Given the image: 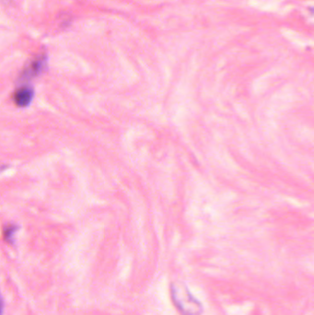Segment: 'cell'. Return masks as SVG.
Segmentation results:
<instances>
[{"label":"cell","instance_id":"1","mask_svg":"<svg viewBox=\"0 0 314 315\" xmlns=\"http://www.w3.org/2000/svg\"><path fill=\"white\" fill-rule=\"evenodd\" d=\"M173 302L183 315H199L202 313L203 307L193 297L187 287L181 282H175L171 287Z\"/></svg>","mask_w":314,"mask_h":315},{"label":"cell","instance_id":"5","mask_svg":"<svg viewBox=\"0 0 314 315\" xmlns=\"http://www.w3.org/2000/svg\"><path fill=\"white\" fill-rule=\"evenodd\" d=\"M3 309H4V302H3V298L0 294V315L3 314Z\"/></svg>","mask_w":314,"mask_h":315},{"label":"cell","instance_id":"6","mask_svg":"<svg viewBox=\"0 0 314 315\" xmlns=\"http://www.w3.org/2000/svg\"><path fill=\"white\" fill-rule=\"evenodd\" d=\"M8 168H9V166L6 165V164H4V165H0V173H2L3 171H5Z\"/></svg>","mask_w":314,"mask_h":315},{"label":"cell","instance_id":"2","mask_svg":"<svg viewBox=\"0 0 314 315\" xmlns=\"http://www.w3.org/2000/svg\"><path fill=\"white\" fill-rule=\"evenodd\" d=\"M46 65H47L46 55H39L23 68L19 79L21 81H29L34 77H38L40 74L44 71Z\"/></svg>","mask_w":314,"mask_h":315},{"label":"cell","instance_id":"3","mask_svg":"<svg viewBox=\"0 0 314 315\" xmlns=\"http://www.w3.org/2000/svg\"><path fill=\"white\" fill-rule=\"evenodd\" d=\"M34 89L30 86H22L13 93V100L18 107H27L32 103Z\"/></svg>","mask_w":314,"mask_h":315},{"label":"cell","instance_id":"4","mask_svg":"<svg viewBox=\"0 0 314 315\" xmlns=\"http://www.w3.org/2000/svg\"><path fill=\"white\" fill-rule=\"evenodd\" d=\"M19 227L15 224H8L3 229V238L8 243L13 244L14 243V236L18 231Z\"/></svg>","mask_w":314,"mask_h":315}]
</instances>
